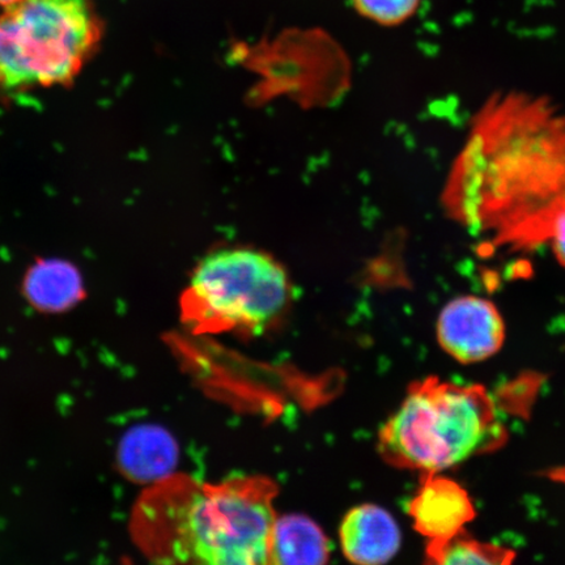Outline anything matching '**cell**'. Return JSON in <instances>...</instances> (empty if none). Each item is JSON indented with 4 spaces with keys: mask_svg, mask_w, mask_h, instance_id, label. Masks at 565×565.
Wrapping results in <instances>:
<instances>
[{
    "mask_svg": "<svg viewBox=\"0 0 565 565\" xmlns=\"http://www.w3.org/2000/svg\"><path fill=\"white\" fill-rule=\"evenodd\" d=\"M441 206L491 249L547 244L565 214V111L527 92L492 95L471 119Z\"/></svg>",
    "mask_w": 565,
    "mask_h": 565,
    "instance_id": "1",
    "label": "cell"
},
{
    "mask_svg": "<svg viewBox=\"0 0 565 565\" xmlns=\"http://www.w3.org/2000/svg\"><path fill=\"white\" fill-rule=\"evenodd\" d=\"M277 494L274 480L260 476L210 484L171 475L140 494L130 532L154 563L268 564Z\"/></svg>",
    "mask_w": 565,
    "mask_h": 565,
    "instance_id": "2",
    "label": "cell"
},
{
    "mask_svg": "<svg viewBox=\"0 0 565 565\" xmlns=\"http://www.w3.org/2000/svg\"><path fill=\"white\" fill-rule=\"evenodd\" d=\"M508 430L487 388L428 377L408 387L380 430L379 450L397 469L435 475L505 444Z\"/></svg>",
    "mask_w": 565,
    "mask_h": 565,
    "instance_id": "3",
    "label": "cell"
},
{
    "mask_svg": "<svg viewBox=\"0 0 565 565\" xmlns=\"http://www.w3.org/2000/svg\"><path fill=\"white\" fill-rule=\"evenodd\" d=\"M103 35L94 0H19L0 13V97L66 86Z\"/></svg>",
    "mask_w": 565,
    "mask_h": 565,
    "instance_id": "4",
    "label": "cell"
},
{
    "mask_svg": "<svg viewBox=\"0 0 565 565\" xmlns=\"http://www.w3.org/2000/svg\"><path fill=\"white\" fill-rule=\"evenodd\" d=\"M294 298L279 260L253 247L211 252L180 299L181 320L194 334L257 335L281 320Z\"/></svg>",
    "mask_w": 565,
    "mask_h": 565,
    "instance_id": "5",
    "label": "cell"
},
{
    "mask_svg": "<svg viewBox=\"0 0 565 565\" xmlns=\"http://www.w3.org/2000/svg\"><path fill=\"white\" fill-rule=\"evenodd\" d=\"M437 338L441 349L457 362L479 363L503 348L505 324L492 301L465 295L443 308Z\"/></svg>",
    "mask_w": 565,
    "mask_h": 565,
    "instance_id": "6",
    "label": "cell"
},
{
    "mask_svg": "<svg viewBox=\"0 0 565 565\" xmlns=\"http://www.w3.org/2000/svg\"><path fill=\"white\" fill-rule=\"evenodd\" d=\"M416 532L430 541L449 539L465 530L476 518V507L468 491L456 480L424 475L420 489L408 504Z\"/></svg>",
    "mask_w": 565,
    "mask_h": 565,
    "instance_id": "7",
    "label": "cell"
},
{
    "mask_svg": "<svg viewBox=\"0 0 565 565\" xmlns=\"http://www.w3.org/2000/svg\"><path fill=\"white\" fill-rule=\"evenodd\" d=\"M339 535L344 556L356 564L387 563L401 546L397 522L374 504L353 508L345 514Z\"/></svg>",
    "mask_w": 565,
    "mask_h": 565,
    "instance_id": "8",
    "label": "cell"
},
{
    "mask_svg": "<svg viewBox=\"0 0 565 565\" xmlns=\"http://www.w3.org/2000/svg\"><path fill=\"white\" fill-rule=\"evenodd\" d=\"M329 555L328 539L312 520L288 514L275 521L268 564H324Z\"/></svg>",
    "mask_w": 565,
    "mask_h": 565,
    "instance_id": "9",
    "label": "cell"
},
{
    "mask_svg": "<svg viewBox=\"0 0 565 565\" xmlns=\"http://www.w3.org/2000/svg\"><path fill=\"white\" fill-rule=\"evenodd\" d=\"M175 462V444L171 436L159 428L134 430L121 448L124 470L140 482L153 483L171 476Z\"/></svg>",
    "mask_w": 565,
    "mask_h": 565,
    "instance_id": "10",
    "label": "cell"
},
{
    "mask_svg": "<svg viewBox=\"0 0 565 565\" xmlns=\"http://www.w3.org/2000/svg\"><path fill=\"white\" fill-rule=\"evenodd\" d=\"M28 299L44 312H62L81 299L79 275L67 264L42 263L25 279Z\"/></svg>",
    "mask_w": 565,
    "mask_h": 565,
    "instance_id": "11",
    "label": "cell"
},
{
    "mask_svg": "<svg viewBox=\"0 0 565 565\" xmlns=\"http://www.w3.org/2000/svg\"><path fill=\"white\" fill-rule=\"evenodd\" d=\"M426 556L428 563L433 564L501 565L512 563L515 554L512 550L472 539L462 530L449 539L428 542Z\"/></svg>",
    "mask_w": 565,
    "mask_h": 565,
    "instance_id": "12",
    "label": "cell"
},
{
    "mask_svg": "<svg viewBox=\"0 0 565 565\" xmlns=\"http://www.w3.org/2000/svg\"><path fill=\"white\" fill-rule=\"evenodd\" d=\"M360 15L384 26L406 23L418 12L422 0H352Z\"/></svg>",
    "mask_w": 565,
    "mask_h": 565,
    "instance_id": "13",
    "label": "cell"
},
{
    "mask_svg": "<svg viewBox=\"0 0 565 565\" xmlns=\"http://www.w3.org/2000/svg\"><path fill=\"white\" fill-rule=\"evenodd\" d=\"M547 244L551 246L557 263L565 267V214L555 222Z\"/></svg>",
    "mask_w": 565,
    "mask_h": 565,
    "instance_id": "14",
    "label": "cell"
},
{
    "mask_svg": "<svg viewBox=\"0 0 565 565\" xmlns=\"http://www.w3.org/2000/svg\"><path fill=\"white\" fill-rule=\"evenodd\" d=\"M17 2H19V0H0V7H2V9H7V7L15 4Z\"/></svg>",
    "mask_w": 565,
    "mask_h": 565,
    "instance_id": "15",
    "label": "cell"
}]
</instances>
